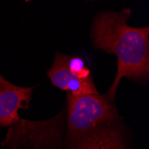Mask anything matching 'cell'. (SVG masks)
Masks as SVG:
<instances>
[{
	"instance_id": "cell-5",
	"label": "cell",
	"mask_w": 149,
	"mask_h": 149,
	"mask_svg": "<svg viewBox=\"0 0 149 149\" xmlns=\"http://www.w3.org/2000/svg\"><path fill=\"white\" fill-rule=\"evenodd\" d=\"M67 88L70 91L69 94H71L73 97L90 96V95L98 93L92 77L87 79H80L79 78L73 77L67 84Z\"/></svg>"
},
{
	"instance_id": "cell-6",
	"label": "cell",
	"mask_w": 149,
	"mask_h": 149,
	"mask_svg": "<svg viewBox=\"0 0 149 149\" xmlns=\"http://www.w3.org/2000/svg\"><path fill=\"white\" fill-rule=\"evenodd\" d=\"M69 70L73 76L80 79H87L91 76V72L85 65L84 61L79 56H70L68 60Z\"/></svg>"
},
{
	"instance_id": "cell-3",
	"label": "cell",
	"mask_w": 149,
	"mask_h": 149,
	"mask_svg": "<svg viewBox=\"0 0 149 149\" xmlns=\"http://www.w3.org/2000/svg\"><path fill=\"white\" fill-rule=\"evenodd\" d=\"M33 88L18 87L0 74V126L10 127L3 146L6 149H44L53 135L52 121L21 119L20 109H29Z\"/></svg>"
},
{
	"instance_id": "cell-4",
	"label": "cell",
	"mask_w": 149,
	"mask_h": 149,
	"mask_svg": "<svg viewBox=\"0 0 149 149\" xmlns=\"http://www.w3.org/2000/svg\"><path fill=\"white\" fill-rule=\"evenodd\" d=\"M69 56L57 52L56 54L55 61H54L51 68L47 72V76L51 80V83L56 88L64 91L68 90L67 84H68L70 79L75 77L69 70Z\"/></svg>"
},
{
	"instance_id": "cell-2",
	"label": "cell",
	"mask_w": 149,
	"mask_h": 149,
	"mask_svg": "<svg viewBox=\"0 0 149 149\" xmlns=\"http://www.w3.org/2000/svg\"><path fill=\"white\" fill-rule=\"evenodd\" d=\"M65 149H128L113 102L99 93L67 97Z\"/></svg>"
},
{
	"instance_id": "cell-1",
	"label": "cell",
	"mask_w": 149,
	"mask_h": 149,
	"mask_svg": "<svg viewBox=\"0 0 149 149\" xmlns=\"http://www.w3.org/2000/svg\"><path fill=\"white\" fill-rule=\"evenodd\" d=\"M131 10L99 12L93 22L91 40L95 48L117 57L115 79L104 97L114 102L120 79L147 80L149 75V27L134 28L127 23Z\"/></svg>"
}]
</instances>
